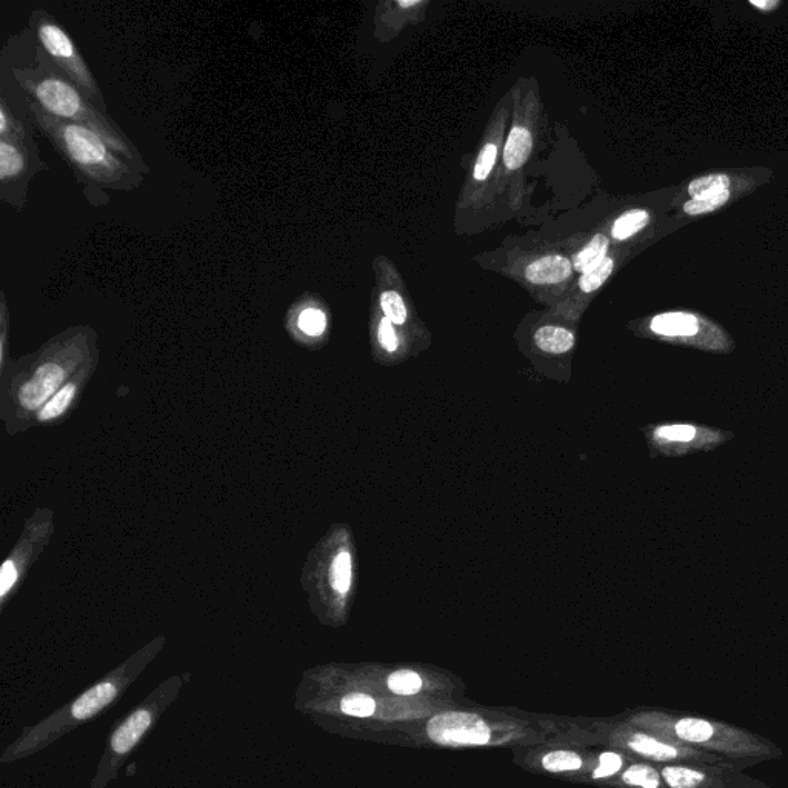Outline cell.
Instances as JSON below:
<instances>
[{"label": "cell", "instance_id": "19", "mask_svg": "<svg viewBox=\"0 0 788 788\" xmlns=\"http://www.w3.org/2000/svg\"><path fill=\"white\" fill-rule=\"evenodd\" d=\"M652 214L650 211L635 208V210L625 211L616 219L612 227V238L616 241H627L650 225Z\"/></svg>", "mask_w": 788, "mask_h": 788}, {"label": "cell", "instance_id": "2", "mask_svg": "<svg viewBox=\"0 0 788 788\" xmlns=\"http://www.w3.org/2000/svg\"><path fill=\"white\" fill-rule=\"evenodd\" d=\"M11 77L27 96L25 101L33 102L56 119L91 128L144 176L150 173L141 151L113 117L94 107L93 102L50 62L36 56V65L11 68Z\"/></svg>", "mask_w": 788, "mask_h": 788}, {"label": "cell", "instance_id": "16", "mask_svg": "<svg viewBox=\"0 0 788 788\" xmlns=\"http://www.w3.org/2000/svg\"><path fill=\"white\" fill-rule=\"evenodd\" d=\"M533 148V136L524 127L511 128L504 148V164L510 170L524 167Z\"/></svg>", "mask_w": 788, "mask_h": 788}, {"label": "cell", "instance_id": "6", "mask_svg": "<svg viewBox=\"0 0 788 788\" xmlns=\"http://www.w3.org/2000/svg\"><path fill=\"white\" fill-rule=\"evenodd\" d=\"M159 710H161V702L145 701V704L134 708L133 712L114 728V732L110 736V742H108L107 753H105L104 761H102L101 772L97 775V779L108 776V773L111 772V767L124 761L133 752L136 745L144 739L148 730L153 727Z\"/></svg>", "mask_w": 788, "mask_h": 788}, {"label": "cell", "instance_id": "35", "mask_svg": "<svg viewBox=\"0 0 788 788\" xmlns=\"http://www.w3.org/2000/svg\"><path fill=\"white\" fill-rule=\"evenodd\" d=\"M748 5L755 8L758 13L768 16V14L778 13L784 7V2L782 0H748Z\"/></svg>", "mask_w": 788, "mask_h": 788}, {"label": "cell", "instance_id": "30", "mask_svg": "<svg viewBox=\"0 0 788 788\" xmlns=\"http://www.w3.org/2000/svg\"><path fill=\"white\" fill-rule=\"evenodd\" d=\"M656 438L668 442H690L695 439L696 428L692 425H664L655 433Z\"/></svg>", "mask_w": 788, "mask_h": 788}, {"label": "cell", "instance_id": "4", "mask_svg": "<svg viewBox=\"0 0 788 788\" xmlns=\"http://www.w3.org/2000/svg\"><path fill=\"white\" fill-rule=\"evenodd\" d=\"M48 168L34 134L16 141L0 139V201L22 213L33 177Z\"/></svg>", "mask_w": 788, "mask_h": 788}, {"label": "cell", "instance_id": "8", "mask_svg": "<svg viewBox=\"0 0 788 788\" xmlns=\"http://www.w3.org/2000/svg\"><path fill=\"white\" fill-rule=\"evenodd\" d=\"M427 733L442 745H484L490 741V728L475 713H442L430 719Z\"/></svg>", "mask_w": 788, "mask_h": 788}, {"label": "cell", "instance_id": "32", "mask_svg": "<svg viewBox=\"0 0 788 788\" xmlns=\"http://www.w3.org/2000/svg\"><path fill=\"white\" fill-rule=\"evenodd\" d=\"M622 758L616 753L607 752L599 756V767L593 773V778H607V776L615 775L621 770Z\"/></svg>", "mask_w": 788, "mask_h": 788}, {"label": "cell", "instance_id": "21", "mask_svg": "<svg viewBox=\"0 0 788 788\" xmlns=\"http://www.w3.org/2000/svg\"><path fill=\"white\" fill-rule=\"evenodd\" d=\"M662 778L670 788H699L707 776L688 767H665Z\"/></svg>", "mask_w": 788, "mask_h": 788}, {"label": "cell", "instance_id": "33", "mask_svg": "<svg viewBox=\"0 0 788 788\" xmlns=\"http://www.w3.org/2000/svg\"><path fill=\"white\" fill-rule=\"evenodd\" d=\"M378 338L382 347H384V350H387L388 353H393V351L398 350V336H396V331H394L393 324H391L387 318H384L381 322H379Z\"/></svg>", "mask_w": 788, "mask_h": 788}, {"label": "cell", "instance_id": "3", "mask_svg": "<svg viewBox=\"0 0 788 788\" xmlns=\"http://www.w3.org/2000/svg\"><path fill=\"white\" fill-rule=\"evenodd\" d=\"M27 34L34 42L36 56L50 62L93 102L94 107L108 114L101 85L96 81L90 65L77 48L71 34L53 14L41 8L34 10L28 19Z\"/></svg>", "mask_w": 788, "mask_h": 788}, {"label": "cell", "instance_id": "31", "mask_svg": "<svg viewBox=\"0 0 788 788\" xmlns=\"http://www.w3.org/2000/svg\"><path fill=\"white\" fill-rule=\"evenodd\" d=\"M496 157H498V147L496 145L488 144L482 148L478 161H476L475 171H473L476 181H485L490 176L491 170L496 164Z\"/></svg>", "mask_w": 788, "mask_h": 788}, {"label": "cell", "instance_id": "28", "mask_svg": "<svg viewBox=\"0 0 788 788\" xmlns=\"http://www.w3.org/2000/svg\"><path fill=\"white\" fill-rule=\"evenodd\" d=\"M381 307L391 324L402 325L407 321V307L398 291H385L381 296Z\"/></svg>", "mask_w": 788, "mask_h": 788}, {"label": "cell", "instance_id": "20", "mask_svg": "<svg viewBox=\"0 0 788 788\" xmlns=\"http://www.w3.org/2000/svg\"><path fill=\"white\" fill-rule=\"evenodd\" d=\"M294 321L298 330L310 338H319L327 330V314L314 305L298 307V313L294 311Z\"/></svg>", "mask_w": 788, "mask_h": 788}, {"label": "cell", "instance_id": "29", "mask_svg": "<svg viewBox=\"0 0 788 788\" xmlns=\"http://www.w3.org/2000/svg\"><path fill=\"white\" fill-rule=\"evenodd\" d=\"M74 393H76V387L73 384L65 385L62 390L57 391L53 398L50 399V402L42 408V421L57 418V416L65 413V410L70 407L71 401H73Z\"/></svg>", "mask_w": 788, "mask_h": 788}, {"label": "cell", "instance_id": "27", "mask_svg": "<svg viewBox=\"0 0 788 788\" xmlns=\"http://www.w3.org/2000/svg\"><path fill=\"white\" fill-rule=\"evenodd\" d=\"M542 765L548 772H573V770L581 768L582 761L576 753L561 750V752H551L545 755Z\"/></svg>", "mask_w": 788, "mask_h": 788}, {"label": "cell", "instance_id": "25", "mask_svg": "<svg viewBox=\"0 0 788 788\" xmlns=\"http://www.w3.org/2000/svg\"><path fill=\"white\" fill-rule=\"evenodd\" d=\"M341 710L353 718H368L376 710V702L364 693H350L342 699Z\"/></svg>", "mask_w": 788, "mask_h": 788}, {"label": "cell", "instance_id": "11", "mask_svg": "<svg viewBox=\"0 0 788 788\" xmlns=\"http://www.w3.org/2000/svg\"><path fill=\"white\" fill-rule=\"evenodd\" d=\"M673 730H675L676 738L679 741L688 742V744L705 745V747L713 748V750H722L718 739H722L724 736H721V733H719L718 725L705 721V719H679Z\"/></svg>", "mask_w": 788, "mask_h": 788}, {"label": "cell", "instance_id": "9", "mask_svg": "<svg viewBox=\"0 0 788 788\" xmlns=\"http://www.w3.org/2000/svg\"><path fill=\"white\" fill-rule=\"evenodd\" d=\"M650 331L667 339L693 341L705 333H722L721 328L693 311H665L656 314L650 321Z\"/></svg>", "mask_w": 788, "mask_h": 788}, {"label": "cell", "instance_id": "14", "mask_svg": "<svg viewBox=\"0 0 788 788\" xmlns=\"http://www.w3.org/2000/svg\"><path fill=\"white\" fill-rule=\"evenodd\" d=\"M36 134V128L27 116H19L14 110L13 102L8 101L5 94L0 96V139L16 141Z\"/></svg>", "mask_w": 788, "mask_h": 788}, {"label": "cell", "instance_id": "15", "mask_svg": "<svg viewBox=\"0 0 788 788\" xmlns=\"http://www.w3.org/2000/svg\"><path fill=\"white\" fill-rule=\"evenodd\" d=\"M628 747L632 748L633 752L638 753V755L655 759V761H673V759L681 758L682 755L687 756V758L688 756H695V753H682L681 748L665 744V742L658 741L652 736L642 735V733L632 736L630 741H628Z\"/></svg>", "mask_w": 788, "mask_h": 788}, {"label": "cell", "instance_id": "22", "mask_svg": "<svg viewBox=\"0 0 788 788\" xmlns=\"http://www.w3.org/2000/svg\"><path fill=\"white\" fill-rule=\"evenodd\" d=\"M330 581L334 590L345 595L350 590L351 585V556L347 551H342L336 558L330 568Z\"/></svg>", "mask_w": 788, "mask_h": 788}, {"label": "cell", "instance_id": "7", "mask_svg": "<svg viewBox=\"0 0 788 788\" xmlns=\"http://www.w3.org/2000/svg\"><path fill=\"white\" fill-rule=\"evenodd\" d=\"M773 171L768 168H744V170H719L699 174L682 187L684 201H704L736 188H759L772 181Z\"/></svg>", "mask_w": 788, "mask_h": 788}, {"label": "cell", "instance_id": "23", "mask_svg": "<svg viewBox=\"0 0 788 788\" xmlns=\"http://www.w3.org/2000/svg\"><path fill=\"white\" fill-rule=\"evenodd\" d=\"M625 784L633 785V787L641 788H659L661 787V779L659 773L655 768L650 765L636 764L628 768L627 772L622 776Z\"/></svg>", "mask_w": 788, "mask_h": 788}, {"label": "cell", "instance_id": "10", "mask_svg": "<svg viewBox=\"0 0 788 788\" xmlns=\"http://www.w3.org/2000/svg\"><path fill=\"white\" fill-rule=\"evenodd\" d=\"M65 378L64 368L54 362L41 365L37 368L33 378L21 388L19 401L27 410H37L50 402L57 388L61 387Z\"/></svg>", "mask_w": 788, "mask_h": 788}, {"label": "cell", "instance_id": "17", "mask_svg": "<svg viewBox=\"0 0 788 788\" xmlns=\"http://www.w3.org/2000/svg\"><path fill=\"white\" fill-rule=\"evenodd\" d=\"M535 342L545 353L564 354L575 345V334L562 327L547 325L536 331Z\"/></svg>", "mask_w": 788, "mask_h": 788}, {"label": "cell", "instance_id": "12", "mask_svg": "<svg viewBox=\"0 0 788 788\" xmlns=\"http://www.w3.org/2000/svg\"><path fill=\"white\" fill-rule=\"evenodd\" d=\"M573 264L562 256H545L531 262L525 270V278L536 285L559 284L570 278Z\"/></svg>", "mask_w": 788, "mask_h": 788}, {"label": "cell", "instance_id": "36", "mask_svg": "<svg viewBox=\"0 0 788 788\" xmlns=\"http://www.w3.org/2000/svg\"><path fill=\"white\" fill-rule=\"evenodd\" d=\"M419 4H421V0H408V2H405V0H399V7L401 8L415 7V5Z\"/></svg>", "mask_w": 788, "mask_h": 788}, {"label": "cell", "instance_id": "13", "mask_svg": "<svg viewBox=\"0 0 788 788\" xmlns=\"http://www.w3.org/2000/svg\"><path fill=\"white\" fill-rule=\"evenodd\" d=\"M753 191H755V188L742 187L719 194V196L708 197L704 201H684L681 205V213L684 214V218L688 219L702 218V216L721 211L722 208L730 207L742 197L752 194Z\"/></svg>", "mask_w": 788, "mask_h": 788}, {"label": "cell", "instance_id": "24", "mask_svg": "<svg viewBox=\"0 0 788 788\" xmlns=\"http://www.w3.org/2000/svg\"><path fill=\"white\" fill-rule=\"evenodd\" d=\"M388 688L396 695H415L422 688V679L411 670H399L388 676Z\"/></svg>", "mask_w": 788, "mask_h": 788}, {"label": "cell", "instance_id": "5", "mask_svg": "<svg viewBox=\"0 0 788 788\" xmlns=\"http://www.w3.org/2000/svg\"><path fill=\"white\" fill-rule=\"evenodd\" d=\"M125 685L127 684H124L121 679L114 678L97 682L93 687L85 690L81 696H77L61 713H56L41 725H37L24 741L14 747V755L33 750L37 747V742L50 741L51 736L59 735V733H64L67 728L77 727L82 722L90 721L119 698Z\"/></svg>", "mask_w": 788, "mask_h": 788}, {"label": "cell", "instance_id": "1", "mask_svg": "<svg viewBox=\"0 0 788 788\" xmlns=\"http://www.w3.org/2000/svg\"><path fill=\"white\" fill-rule=\"evenodd\" d=\"M25 102V116L70 165L91 204L99 207L96 197H107L102 190L131 191L142 187L144 174L101 134L85 125L56 119L33 102Z\"/></svg>", "mask_w": 788, "mask_h": 788}, {"label": "cell", "instance_id": "18", "mask_svg": "<svg viewBox=\"0 0 788 788\" xmlns=\"http://www.w3.org/2000/svg\"><path fill=\"white\" fill-rule=\"evenodd\" d=\"M608 245L610 242H608L607 236L596 234L595 238L591 239L573 258L575 270L585 274L598 268L607 258Z\"/></svg>", "mask_w": 788, "mask_h": 788}, {"label": "cell", "instance_id": "34", "mask_svg": "<svg viewBox=\"0 0 788 788\" xmlns=\"http://www.w3.org/2000/svg\"><path fill=\"white\" fill-rule=\"evenodd\" d=\"M17 579V570L16 565H14L13 561H7L4 565H2V571H0V595L5 596L13 587L14 582Z\"/></svg>", "mask_w": 788, "mask_h": 788}, {"label": "cell", "instance_id": "26", "mask_svg": "<svg viewBox=\"0 0 788 788\" xmlns=\"http://www.w3.org/2000/svg\"><path fill=\"white\" fill-rule=\"evenodd\" d=\"M613 268H615V259L607 256L598 268L590 271V273L582 274L581 279H579V287L584 293H593V291L599 290L607 282V279L612 276Z\"/></svg>", "mask_w": 788, "mask_h": 788}]
</instances>
